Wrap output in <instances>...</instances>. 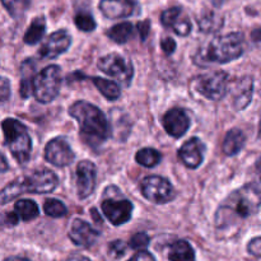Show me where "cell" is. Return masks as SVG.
I'll return each mask as SVG.
<instances>
[{
	"mask_svg": "<svg viewBox=\"0 0 261 261\" xmlns=\"http://www.w3.org/2000/svg\"><path fill=\"white\" fill-rule=\"evenodd\" d=\"M260 209V186L257 182L247 184L232 193L216 213V228L222 233H228L240 228L250 217Z\"/></svg>",
	"mask_w": 261,
	"mask_h": 261,
	"instance_id": "cell-1",
	"label": "cell"
},
{
	"mask_svg": "<svg viewBox=\"0 0 261 261\" xmlns=\"http://www.w3.org/2000/svg\"><path fill=\"white\" fill-rule=\"evenodd\" d=\"M69 115L78 121L82 139L91 148H98L109 139V120L94 105L76 101L69 107Z\"/></svg>",
	"mask_w": 261,
	"mask_h": 261,
	"instance_id": "cell-2",
	"label": "cell"
},
{
	"mask_svg": "<svg viewBox=\"0 0 261 261\" xmlns=\"http://www.w3.org/2000/svg\"><path fill=\"white\" fill-rule=\"evenodd\" d=\"M245 38L241 32H232L218 36L199 51L196 63L199 65L227 64L239 59L244 54Z\"/></svg>",
	"mask_w": 261,
	"mask_h": 261,
	"instance_id": "cell-3",
	"label": "cell"
},
{
	"mask_svg": "<svg viewBox=\"0 0 261 261\" xmlns=\"http://www.w3.org/2000/svg\"><path fill=\"white\" fill-rule=\"evenodd\" d=\"M58 176L50 170L33 171L31 175L14 180L0 190V204H7L24 193L47 194L58 186Z\"/></svg>",
	"mask_w": 261,
	"mask_h": 261,
	"instance_id": "cell-4",
	"label": "cell"
},
{
	"mask_svg": "<svg viewBox=\"0 0 261 261\" xmlns=\"http://www.w3.org/2000/svg\"><path fill=\"white\" fill-rule=\"evenodd\" d=\"M2 129L4 132L5 144L14 160L19 165H25L30 161L32 150V142L27 127L15 119H5L2 122Z\"/></svg>",
	"mask_w": 261,
	"mask_h": 261,
	"instance_id": "cell-5",
	"label": "cell"
},
{
	"mask_svg": "<svg viewBox=\"0 0 261 261\" xmlns=\"http://www.w3.org/2000/svg\"><path fill=\"white\" fill-rule=\"evenodd\" d=\"M61 69L58 65H48L36 74L33 81L35 98L40 103H50L58 97L61 87Z\"/></svg>",
	"mask_w": 261,
	"mask_h": 261,
	"instance_id": "cell-6",
	"label": "cell"
},
{
	"mask_svg": "<svg viewBox=\"0 0 261 261\" xmlns=\"http://www.w3.org/2000/svg\"><path fill=\"white\" fill-rule=\"evenodd\" d=\"M195 88L199 94L212 101L223 98L228 88V75L221 70L209 71L196 76Z\"/></svg>",
	"mask_w": 261,
	"mask_h": 261,
	"instance_id": "cell-7",
	"label": "cell"
},
{
	"mask_svg": "<svg viewBox=\"0 0 261 261\" xmlns=\"http://www.w3.org/2000/svg\"><path fill=\"white\" fill-rule=\"evenodd\" d=\"M99 70L103 71L107 75L117 79L120 83L124 84L125 87L130 86V82L133 79L134 69H133L132 61L125 59L120 54L112 53L109 55L102 56L97 63Z\"/></svg>",
	"mask_w": 261,
	"mask_h": 261,
	"instance_id": "cell-8",
	"label": "cell"
},
{
	"mask_svg": "<svg viewBox=\"0 0 261 261\" xmlns=\"http://www.w3.org/2000/svg\"><path fill=\"white\" fill-rule=\"evenodd\" d=\"M143 196L155 204H165L175 198V189L162 176H148L140 184Z\"/></svg>",
	"mask_w": 261,
	"mask_h": 261,
	"instance_id": "cell-9",
	"label": "cell"
},
{
	"mask_svg": "<svg viewBox=\"0 0 261 261\" xmlns=\"http://www.w3.org/2000/svg\"><path fill=\"white\" fill-rule=\"evenodd\" d=\"M101 209L106 218L111 222L114 226H121L130 221L133 213L132 201L126 199H119L110 196L105 199L101 204Z\"/></svg>",
	"mask_w": 261,
	"mask_h": 261,
	"instance_id": "cell-10",
	"label": "cell"
},
{
	"mask_svg": "<svg viewBox=\"0 0 261 261\" xmlns=\"http://www.w3.org/2000/svg\"><path fill=\"white\" fill-rule=\"evenodd\" d=\"M45 158L56 167H65L74 162L75 154L65 138H55L46 145Z\"/></svg>",
	"mask_w": 261,
	"mask_h": 261,
	"instance_id": "cell-11",
	"label": "cell"
},
{
	"mask_svg": "<svg viewBox=\"0 0 261 261\" xmlns=\"http://www.w3.org/2000/svg\"><path fill=\"white\" fill-rule=\"evenodd\" d=\"M76 193L79 199H87L96 189L97 167L91 161H82L76 166Z\"/></svg>",
	"mask_w": 261,
	"mask_h": 261,
	"instance_id": "cell-12",
	"label": "cell"
},
{
	"mask_svg": "<svg viewBox=\"0 0 261 261\" xmlns=\"http://www.w3.org/2000/svg\"><path fill=\"white\" fill-rule=\"evenodd\" d=\"M71 45V36L68 31L59 30L51 33L40 48V55L43 59H55L65 53Z\"/></svg>",
	"mask_w": 261,
	"mask_h": 261,
	"instance_id": "cell-13",
	"label": "cell"
},
{
	"mask_svg": "<svg viewBox=\"0 0 261 261\" xmlns=\"http://www.w3.org/2000/svg\"><path fill=\"white\" fill-rule=\"evenodd\" d=\"M138 9L137 0H101L99 10L110 19L127 18L135 14Z\"/></svg>",
	"mask_w": 261,
	"mask_h": 261,
	"instance_id": "cell-14",
	"label": "cell"
},
{
	"mask_svg": "<svg viewBox=\"0 0 261 261\" xmlns=\"http://www.w3.org/2000/svg\"><path fill=\"white\" fill-rule=\"evenodd\" d=\"M161 22L165 27L172 28L176 35L182 36V37L190 35L191 28H193L190 19L184 14L182 9L178 7L166 9L161 14Z\"/></svg>",
	"mask_w": 261,
	"mask_h": 261,
	"instance_id": "cell-15",
	"label": "cell"
},
{
	"mask_svg": "<svg viewBox=\"0 0 261 261\" xmlns=\"http://www.w3.org/2000/svg\"><path fill=\"white\" fill-rule=\"evenodd\" d=\"M99 233L83 219H74L69 231V239L74 245L81 247H91L96 244Z\"/></svg>",
	"mask_w": 261,
	"mask_h": 261,
	"instance_id": "cell-16",
	"label": "cell"
},
{
	"mask_svg": "<svg viewBox=\"0 0 261 261\" xmlns=\"http://www.w3.org/2000/svg\"><path fill=\"white\" fill-rule=\"evenodd\" d=\"M163 127L173 138H180L186 134L190 127V119L182 109H171L163 116Z\"/></svg>",
	"mask_w": 261,
	"mask_h": 261,
	"instance_id": "cell-17",
	"label": "cell"
},
{
	"mask_svg": "<svg viewBox=\"0 0 261 261\" xmlns=\"http://www.w3.org/2000/svg\"><path fill=\"white\" fill-rule=\"evenodd\" d=\"M205 145L198 138H191L178 150V157L189 168H198L204 160Z\"/></svg>",
	"mask_w": 261,
	"mask_h": 261,
	"instance_id": "cell-18",
	"label": "cell"
},
{
	"mask_svg": "<svg viewBox=\"0 0 261 261\" xmlns=\"http://www.w3.org/2000/svg\"><path fill=\"white\" fill-rule=\"evenodd\" d=\"M36 76V64L32 59H27L20 65L19 92L23 98H28L33 91V81Z\"/></svg>",
	"mask_w": 261,
	"mask_h": 261,
	"instance_id": "cell-19",
	"label": "cell"
},
{
	"mask_svg": "<svg viewBox=\"0 0 261 261\" xmlns=\"http://www.w3.org/2000/svg\"><path fill=\"white\" fill-rule=\"evenodd\" d=\"M246 137L240 129H231L227 133L223 142V152L226 155H236L245 147Z\"/></svg>",
	"mask_w": 261,
	"mask_h": 261,
	"instance_id": "cell-20",
	"label": "cell"
},
{
	"mask_svg": "<svg viewBox=\"0 0 261 261\" xmlns=\"http://www.w3.org/2000/svg\"><path fill=\"white\" fill-rule=\"evenodd\" d=\"M168 259L171 261H195V252L188 241L180 240L170 246Z\"/></svg>",
	"mask_w": 261,
	"mask_h": 261,
	"instance_id": "cell-21",
	"label": "cell"
},
{
	"mask_svg": "<svg viewBox=\"0 0 261 261\" xmlns=\"http://www.w3.org/2000/svg\"><path fill=\"white\" fill-rule=\"evenodd\" d=\"M46 31V22L43 17H37L32 20V23L30 24L28 30L24 33V42L27 45H36L37 42H40L41 38L43 37Z\"/></svg>",
	"mask_w": 261,
	"mask_h": 261,
	"instance_id": "cell-22",
	"label": "cell"
},
{
	"mask_svg": "<svg viewBox=\"0 0 261 261\" xmlns=\"http://www.w3.org/2000/svg\"><path fill=\"white\" fill-rule=\"evenodd\" d=\"M92 82L96 86V88L98 89L102 93V96L106 97L110 101H116L117 98H120L121 96V92H120V87L117 86L115 82L109 81V79L99 78V76H93Z\"/></svg>",
	"mask_w": 261,
	"mask_h": 261,
	"instance_id": "cell-23",
	"label": "cell"
},
{
	"mask_svg": "<svg viewBox=\"0 0 261 261\" xmlns=\"http://www.w3.org/2000/svg\"><path fill=\"white\" fill-rule=\"evenodd\" d=\"M14 214L24 222L33 221L38 217V206L33 200H18L14 205Z\"/></svg>",
	"mask_w": 261,
	"mask_h": 261,
	"instance_id": "cell-24",
	"label": "cell"
},
{
	"mask_svg": "<svg viewBox=\"0 0 261 261\" xmlns=\"http://www.w3.org/2000/svg\"><path fill=\"white\" fill-rule=\"evenodd\" d=\"M133 33H134V27H133L132 23L122 22L110 28L109 32H107V36H109L114 42L122 45V43H126L127 41L130 40Z\"/></svg>",
	"mask_w": 261,
	"mask_h": 261,
	"instance_id": "cell-25",
	"label": "cell"
},
{
	"mask_svg": "<svg viewBox=\"0 0 261 261\" xmlns=\"http://www.w3.org/2000/svg\"><path fill=\"white\" fill-rule=\"evenodd\" d=\"M240 86L241 87L237 89L239 93H237L236 99H234V105H236L237 110H244L251 102L252 98V79H242Z\"/></svg>",
	"mask_w": 261,
	"mask_h": 261,
	"instance_id": "cell-26",
	"label": "cell"
},
{
	"mask_svg": "<svg viewBox=\"0 0 261 261\" xmlns=\"http://www.w3.org/2000/svg\"><path fill=\"white\" fill-rule=\"evenodd\" d=\"M135 160L139 165L144 166V167L153 168L161 162L162 160V155L158 150L153 149V148H143L135 155Z\"/></svg>",
	"mask_w": 261,
	"mask_h": 261,
	"instance_id": "cell-27",
	"label": "cell"
},
{
	"mask_svg": "<svg viewBox=\"0 0 261 261\" xmlns=\"http://www.w3.org/2000/svg\"><path fill=\"white\" fill-rule=\"evenodd\" d=\"M199 28H200L203 32H216L219 28L222 27V23L223 19L221 17L216 14V13H205V14L201 15L198 19Z\"/></svg>",
	"mask_w": 261,
	"mask_h": 261,
	"instance_id": "cell-28",
	"label": "cell"
},
{
	"mask_svg": "<svg viewBox=\"0 0 261 261\" xmlns=\"http://www.w3.org/2000/svg\"><path fill=\"white\" fill-rule=\"evenodd\" d=\"M32 0H2V4L8 10L10 15L15 19L22 17L28 8L31 7Z\"/></svg>",
	"mask_w": 261,
	"mask_h": 261,
	"instance_id": "cell-29",
	"label": "cell"
},
{
	"mask_svg": "<svg viewBox=\"0 0 261 261\" xmlns=\"http://www.w3.org/2000/svg\"><path fill=\"white\" fill-rule=\"evenodd\" d=\"M43 211H45L46 216L53 217V218H61L68 213L66 206L58 199H47L43 204Z\"/></svg>",
	"mask_w": 261,
	"mask_h": 261,
	"instance_id": "cell-30",
	"label": "cell"
},
{
	"mask_svg": "<svg viewBox=\"0 0 261 261\" xmlns=\"http://www.w3.org/2000/svg\"><path fill=\"white\" fill-rule=\"evenodd\" d=\"M74 23H75L76 27L79 28L83 32H92V31L96 30L97 23L94 20L93 15L88 12H79L76 13L75 17H74Z\"/></svg>",
	"mask_w": 261,
	"mask_h": 261,
	"instance_id": "cell-31",
	"label": "cell"
},
{
	"mask_svg": "<svg viewBox=\"0 0 261 261\" xmlns=\"http://www.w3.org/2000/svg\"><path fill=\"white\" fill-rule=\"evenodd\" d=\"M149 241L150 239L147 233H144V232H138V233H135L134 236L130 239L129 246L132 247L133 250H142L143 251L145 247H148Z\"/></svg>",
	"mask_w": 261,
	"mask_h": 261,
	"instance_id": "cell-32",
	"label": "cell"
},
{
	"mask_svg": "<svg viewBox=\"0 0 261 261\" xmlns=\"http://www.w3.org/2000/svg\"><path fill=\"white\" fill-rule=\"evenodd\" d=\"M125 251H126V245L122 241H114L109 247V254L112 257H121L124 256Z\"/></svg>",
	"mask_w": 261,
	"mask_h": 261,
	"instance_id": "cell-33",
	"label": "cell"
},
{
	"mask_svg": "<svg viewBox=\"0 0 261 261\" xmlns=\"http://www.w3.org/2000/svg\"><path fill=\"white\" fill-rule=\"evenodd\" d=\"M10 98V83L7 78L0 76V105L5 103Z\"/></svg>",
	"mask_w": 261,
	"mask_h": 261,
	"instance_id": "cell-34",
	"label": "cell"
},
{
	"mask_svg": "<svg viewBox=\"0 0 261 261\" xmlns=\"http://www.w3.org/2000/svg\"><path fill=\"white\" fill-rule=\"evenodd\" d=\"M161 47H162L163 53H165L166 55H172L176 50L175 40L171 37H165L161 41Z\"/></svg>",
	"mask_w": 261,
	"mask_h": 261,
	"instance_id": "cell-35",
	"label": "cell"
},
{
	"mask_svg": "<svg viewBox=\"0 0 261 261\" xmlns=\"http://www.w3.org/2000/svg\"><path fill=\"white\" fill-rule=\"evenodd\" d=\"M247 251H249V254L254 255V256H256V257L260 256V254H261L260 237H255L254 240H251V241L249 242V245H247Z\"/></svg>",
	"mask_w": 261,
	"mask_h": 261,
	"instance_id": "cell-36",
	"label": "cell"
},
{
	"mask_svg": "<svg viewBox=\"0 0 261 261\" xmlns=\"http://www.w3.org/2000/svg\"><path fill=\"white\" fill-rule=\"evenodd\" d=\"M18 221L19 219L17 218L14 213H7L0 216V224L2 226H14V224L18 223Z\"/></svg>",
	"mask_w": 261,
	"mask_h": 261,
	"instance_id": "cell-37",
	"label": "cell"
},
{
	"mask_svg": "<svg viewBox=\"0 0 261 261\" xmlns=\"http://www.w3.org/2000/svg\"><path fill=\"white\" fill-rule=\"evenodd\" d=\"M149 28H150L149 20H143V22L138 23V30H139L142 41H145V38L148 37V35H149Z\"/></svg>",
	"mask_w": 261,
	"mask_h": 261,
	"instance_id": "cell-38",
	"label": "cell"
},
{
	"mask_svg": "<svg viewBox=\"0 0 261 261\" xmlns=\"http://www.w3.org/2000/svg\"><path fill=\"white\" fill-rule=\"evenodd\" d=\"M129 261H155V259L152 254H149V252L139 251L138 254H135Z\"/></svg>",
	"mask_w": 261,
	"mask_h": 261,
	"instance_id": "cell-39",
	"label": "cell"
},
{
	"mask_svg": "<svg viewBox=\"0 0 261 261\" xmlns=\"http://www.w3.org/2000/svg\"><path fill=\"white\" fill-rule=\"evenodd\" d=\"M8 168H9V165H8L7 158L0 153V172H5Z\"/></svg>",
	"mask_w": 261,
	"mask_h": 261,
	"instance_id": "cell-40",
	"label": "cell"
},
{
	"mask_svg": "<svg viewBox=\"0 0 261 261\" xmlns=\"http://www.w3.org/2000/svg\"><path fill=\"white\" fill-rule=\"evenodd\" d=\"M66 261H91L89 259H87V257L82 256V255H73V256L69 257Z\"/></svg>",
	"mask_w": 261,
	"mask_h": 261,
	"instance_id": "cell-41",
	"label": "cell"
},
{
	"mask_svg": "<svg viewBox=\"0 0 261 261\" xmlns=\"http://www.w3.org/2000/svg\"><path fill=\"white\" fill-rule=\"evenodd\" d=\"M5 261H30V260L23 259V257H9V259H7Z\"/></svg>",
	"mask_w": 261,
	"mask_h": 261,
	"instance_id": "cell-42",
	"label": "cell"
}]
</instances>
